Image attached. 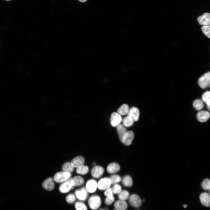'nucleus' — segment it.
Here are the masks:
<instances>
[{
  "label": "nucleus",
  "instance_id": "obj_21",
  "mask_svg": "<svg viewBox=\"0 0 210 210\" xmlns=\"http://www.w3.org/2000/svg\"><path fill=\"white\" fill-rule=\"evenodd\" d=\"M123 184L125 186L130 187L132 186L133 183L132 179L129 175L124 176L121 180Z\"/></svg>",
  "mask_w": 210,
  "mask_h": 210
},
{
  "label": "nucleus",
  "instance_id": "obj_15",
  "mask_svg": "<svg viewBox=\"0 0 210 210\" xmlns=\"http://www.w3.org/2000/svg\"><path fill=\"white\" fill-rule=\"evenodd\" d=\"M200 199L201 204L206 207L210 206V195L206 192H203L200 194Z\"/></svg>",
  "mask_w": 210,
  "mask_h": 210
},
{
  "label": "nucleus",
  "instance_id": "obj_27",
  "mask_svg": "<svg viewBox=\"0 0 210 210\" xmlns=\"http://www.w3.org/2000/svg\"><path fill=\"white\" fill-rule=\"evenodd\" d=\"M193 106L196 110H200L203 108L204 104L202 100L200 99H197L195 100L193 102Z\"/></svg>",
  "mask_w": 210,
  "mask_h": 210
},
{
  "label": "nucleus",
  "instance_id": "obj_12",
  "mask_svg": "<svg viewBox=\"0 0 210 210\" xmlns=\"http://www.w3.org/2000/svg\"><path fill=\"white\" fill-rule=\"evenodd\" d=\"M197 20L200 24L204 26L209 25L210 24V13H205L198 17Z\"/></svg>",
  "mask_w": 210,
  "mask_h": 210
},
{
  "label": "nucleus",
  "instance_id": "obj_11",
  "mask_svg": "<svg viewBox=\"0 0 210 210\" xmlns=\"http://www.w3.org/2000/svg\"><path fill=\"white\" fill-rule=\"evenodd\" d=\"M97 188V181L94 179H91L87 182L85 188L88 192L92 193L96 191Z\"/></svg>",
  "mask_w": 210,
  "mask_h": 210
},
{
  "label": "nucleus",
  "instance_id": "obj_25",
  "mask_svg": "<svg viewBox=\"0 0 210 210\" xmlns=\"http://www.w3.org/2000/svg\"><path fill=\"white\" fill-rule=\"evenodd\" d=\"M123 125L125 127H128L132 126L134 121L130 117L127 116L124 117L122 120Z\"/></svg>",
  "mask_w": 210,
  "mask_h": 210
},
{
  "label": "nucleus",
  "instance_id": "obj_43",
  "mask_svg": "<svg viewBox=\"0 0 210 210\" xmlns=\"http://www.w3.org/2000/svg\"><path fill=\"white\" fill-rule=\"evenodd\" d=\"M210 190V191H209V194L210 195V190Z\"/></svg>",
  "mask_w": 210,
  "mask_h": 210
},
{
  "label": "nucleus",
  "instance_id": "obj_37",
  "mask_svg": "<svg viewBox=\"0 0 210 210\" xmlns=\"http://www.w3.org/2000/svg\"><path fill=\"white\" fill-rule=\"evenodd\" d=\"M113 194L111 189L110 188L106 190L104 192L105 195L106 197L113 196Z\"/></svg>",
  "mask_w": 210,
  "mask_h": 210
},
{
  "label": "nucleus",
  "instance_id": "obj_30",
  "mask_svg": "<svg viewBox=\"0 0 210 210\" xmlns=\"http://www.w3.org/2000/svg\"><path fill=\"white\" fill-rule=\"evenodd\" d=\"M112 184L118 183L122 180L121 177L118 175H113L109 177Z\"/></svg>",
  "mask_w": 210,
  "mask_h": 210
},
{
  "label": "nucleus",
  "instance_id": "obj_33",
  "mask_svg": "<svg viewBox=\"0 0 210 210\" xmlns=\"http://www.w3.org/2000/svg\"><path fill=\"white\" fill-rule=\"evenodd\" d=\"M113 193L118 194L122 190L121 186L118 183L113 184L111 188Z\"/></svg>",
  "mask_w": 210,
  "mask_h": 210
},
{
  "label": "nucleus",
  "instance_id": "obj_26",
  "mask_svg": "<svg viewBox=\"0 0 210 210\" xmlns=\"http://www.w3.org/2000/svg\"><path fill=\"white\" fill-rule=\"evenodd\" d=\"M74 183V187L80 186L84 182V179L80 176H76L72 178Z\"/></svg>",
  "mask_w": 210,
  "mask_h": 210
},
{
  "label": "nucleus",
  "instance_id": "obj_7",
  "mask_svg": "<svg viewBox=\"0 0 210 210\" xmlns=\"http://www.w3.org/2000/svg\"><path fill=\"white\" fill-rule=\"evenodd\" d=\"M122 120L121 116L118 113L114 112L111 114L110 121L111 124L113 127H117L120 124Z\"/></svg>",
  "mask_w": 210,
  "mask_h": 210
},
{
  "label": "nucleus",
  "instance_id": "obj_45",
  "mask_svg": "<svg viewBox=\"0 0 210 210\" xmlns=\"http://www.w3.org/2000/svg\"><path fill=\"white\" fill-rule=\"evenodd\" d=\"M6 0V1H9V0Z\"/></svg>",
  "mask_w": 210,
  "mask_h": 210
},
{
  "label": "nucleus",
  "instance_id": "obj_10",
  "mask_svg": "<svg viewBox=\"0 0 210 210\" xmlns=\"http://www.w3.org/2000/svg\"><path fill=\"white\" fill-rule=\"evenodd\" d=\"M104 172V168L99 166H95L92 169L91 173L92 176L95 178H98L103 174Z\"/></svg>",
  "mask_w": 210,
  "mask_h": 210
},
{
  "label": "nucleus",
  "instance_id": "obj_2",
  "mask_svg": "<svg viewBox=\"0 0 210 210\" xmlns=\"http://www.w3.org/2000/svg\"><path fill=\"white\" fill-rule=\"evenodd\" d=\"M71 173L62 171L56 173L54 176V180L58 183H63L70 178Z\"/></svg>",
  "mask_w": 210,
  "mask_h": 210
},
{
  "label": "nucleus",
  "instance_id": "obj_23",
  "mask_svg": "<svg viewBox=\"0 0 210 210\" xmlns=\"http://www.w3.org/2000/svg\"><path fill=\"white\" fill-rule=\"evenodd\" d=\"M62 171L66 172L71 173L74 170V168L71 165V162H66L62 165Z\"/></svg>",
  "mask_w": 210,
  "mask_h": 210
},
{
  "label": "nucleus",
  "instance_id": "obj_44",
  "mask_svg": "<svg viewBox=\"0 0 210 210\" xmlns=\"http://www.w3.org/2000/svg\"><path fill=\"white\" fill-rule=\"evenodd\" d=\"M209 88H210V83L209 85Z\"/></svg>",
  "mask_w": 210,
  "mask_h": 210
},
{
  "label": "nucleus",
  "instance_id": "obj_32",
  "mask_svg": "<svg viewBox=\"0 0 210 210\" xmlns=\"http://www.w3.org/2000/svg\"><path fill=\"white\" fill-rule=\"evenodd\" d=\"M76 210H88L85 205L81 202H77L75 204Z\"/></svg>",
  "mask_w": 210,
  "mask_h": 210
},
{
  "label": "nucleus",
  "instance_id": "obj_3",
  "mask_svg": "<svg viewBox=\"0 0 210 210\" xmlns=\"http://www.w3.org/2000/svg\"><path fill=\"white\" fill-rule=\"evenodd\" d=\"M74 187V183L72 178H70L63 182L60 186L59 190L62 193H66Z\"/></svg>",
  "mask_w": 210,
  "mask_h": 210
},
{
  "label": "nucleus",
  "instance_id": "obj_9",
  "mask_svg": "<svg viewBox=\"0 0 210 210\" xmlns=\"http://www.w3.org/2000/svg\"><path fill=\"white\" fill-rule=\"evenodd\" d=\"M88 192L85 188L83 187L81 189L76 190L75 195L76 197L79 200L85 201L88 196Z\"/></svg>",
  "mask_w": 210,
  "mask_h": 210
},
{
  "label": "nucleus",
  "instance_id": "obj_29",
  "mask_svg": "<svg viewBox=\"0 0 210 210\" xmlns=\"http://www.w3.org/2000/svg\"><path fill=\"white\" fill-rule=\"evenodd\" d=\"M203 102L207 105H210V92L207 91L203 94L202 97Z\"/></svg>",
  "mask_w": 210,
  "mask_h": 210
},
{
  "label": "nucleus",
  "instance_id": "obj_36",
  "mask_svg": "<svg viewBox=\"0 0 210 210\" xmlns=\"http://www.w3.org/2000/svg\"><path fill=\"white\" fill-rule=\"evenodd\" d=\"M114 197L113 196L110 197H106L105 200L104 202L106 204L108 205L111 204L114 201Z\"/></svg>",
  "mask_w": 210,
  "mask_h": 210
},
{
  "label": "nucleus",
  "instance_id": "obj_19",
  "mask_svg": "<svg viewBox=\"0 0 210 210\" xmlns=\"http://www.w3.org/2000/svg\"><path fill=\"white\" fill-rule=\"evenodd\" d=\"M114 207L117 210H125L127 207V204L125 201L119 200L115 203Z\"/></svg>",
  "mask_w": 210,
  "mask_h": 210
},
{
  "label": "nucleus",
  "instance_id": "obj_8",
  "mask_svg": "<svg viewBox=\"0 0 210 210\" xmlns=\"http://www.w3.org/2000/svg\"><path fill=\"white\" fill-rule=\"evenodd\" d=\"M129 202L130 204L133 207L137 208L141 205V200L140 197L137 195L132 194L129 198Z\"/></svg>",
  "mask_w": 210,
  "mask_h": 210
},
{
  "label": "nucleus",
  "instance_id": "obj_5",
  "mask_svg": "<svg viewBox=\"0 0 210 210\" xmlns=\"http://www.w3.org/2000/svg\"><path fill=\"white\" fill-rule=\"evenodd\" d=\"M112 184L109 178L104 177L100 179L97 183V187L100 190H106Z\"/></svg>",
  "mask_w": 210,
  "mask_h": 210
},
{
  "label": "nucleus",
  "instance_id": "obj_1",
  "mask_svg": "<svg viewBox=\"0 0 210 210\" xmlns=\"http://www.w3.org/2000/svg\"><path fill=\"white\" fill-rule=\"evenodd\" d=\"M101 204V198L97 195L92 196L90 197L88 200V204L89 207L93 210L97 209L100 206Z\"/></svg>",
  "mask_w": 210,
  "mask_h": 210
},
{
  "label": "nucleus",
  "instance_id": "obj_31",
  "mask_svg": "<svg viewBox=\"0 0 210 210\" xmlns=\"http://www.w3.org/2000/svg\"><path fill=\"white\" fill-rule=\"evenodd\" d=\"M202 188L205 190H210V180L208 178L204 179L201 184Z\"/></svg>",
  "mask_w": 210,
  "mask_h": 210
},
{
  "label": "nucleus",
  "instance_id": "obj_16",
  "mask_svg": "<svg viewBox=\"0 0 210 210\" xmlns=\"http://www.w3.org/2000/svg\"><path fill=\"white\" fill-rule=\"evenodd\" d=\"M54 181V180L51 177L47 178L43 182V187L47 190L51 191L53 190L55 187Z\"/></svg>",
  "mask_w": 210,
  "mask_h": 210
},
{
  "label": "nucleus",
  "instance_id": "obj_28",
  "mask_svg": "<svg viewBox=\"0 0 210 210\" xmlns=\"http://www.w3.org/2000/svg\"><path fill=\"white\" fill-rule=\"evenodd\" d=\"M118 197L120 200L125 201L129 198V193L126 190H122L118 194Z\"/></svg>",
  "mask_w": 210,
  "mask_h": 210
},
{
  "label": "nucleus",
  "instance_id": "obj_39",
  "mask_svg": "<svg viewBox=\"0 0 210 210\" xmlns=\"http://www.w3.org/2000/svg\"><path fill=\"white\" fill-rule=\"evenodd\" d=\"M207 107L208 109L210 111V105H207Z\"/></svg>",
  "mask_w": 210,
  "mask_h": 210
},
{
  "label": "nucleus",
  "instance_id": "obj_22",
  "mask_svg": "<svg viewBox=\"0 0 210 210\" xmlns=\"http://www.w3.org/2000/svg\"><path fill=\"white\" fill-rule=\"evenodd\" d=\"M117 127V132L120 139L121 141L123 136L127 132L126 129L123 124H121Z\"/></svg>",
  "mask_w": 210,
  "mask_h": 210
},
{
  "label": "nucleus",
  "instance_id": "obj_17",
  "mask_svg": "<svg viewBox=\"0 0 210 210\" xmlns=\"http://www.w3.org/2000/svg\"><path fill=\"white\" fill-rule=\"evenodd\" d=\"M120 169L119 165L117 163L113 162L109 164L108 165L106 170L108 173L112 174L118 172Z\"/></svg>",
  "mask_w": 210,
  "mask_h": 210
},
{
  "label": "nucleus",
  "instance_id": "obj_35",
  "mask_svg": "<svg viewBox=\"0 0 210 210\" xmlns=\"http://www.w3.org/2000/svg\"><path fill=\"white\" fill-rule=\"evenodd\" d=\"M201 29L203 33L210 38V25L203 26L202 27Z\"/></svg>",
  "mask_w": 210,
  "mask_h": 210
},
{
  "label": "nucleus",
  "instance_id": "obj_46",
  "mask_svg": "<svg viewBox=\"0 0 210 210\" xmlns=\"http://www.w3.org/2000/svg\"><path fill=\"white\" fill-rule=\"evenodd\" d=\"M117 210L116 209V210Z\"/></svg>",
  "mask_w": 210,
  "mask_h": 210
},
{
  "label": "nucleus",
  "instance_id": "obj_38",
  "mask_svg": "<svg viewBox=\"0 0 210 210\" xmlns=\"http://www.w3.org/2000/svg\"><path fill=\"white\" fill-rule=\"evenodd\" d=\"M79 1L81 2H84L86 1L87 0H78Z\"/></svg>",
  "mask_w": 210,
  "mask_h": 210
},
{
  "label": "nucleus",
  "instance_id": "obj_34",
  "mask_svg": "<svg viewBox=\"0 0 210 210\" xmlns=\"http://www.w3.org/2000/svg\"><path fill=\"white\" fill-rule=\"evenodd\" d=\"M66 200L67 203L69 204H72L75 202L76 197L74 194L71 193L67 196Z\"/></svg>",
  "mask_w": 210,
  "mask_h": 210
},
{
  "label": "nucleus",
  "instance_id": "obj_13",
  "mask_svg": "<svg viewBox=\"0 0 210 210\" xmlns=\"http://www.w3.org/2000/svg\"><path fill=\"white\" fill-rule=\"evenodd\" d=\"M139 110L135 107H132L130 108L127 114V116L131 117L134 121H137L139 120Z\"/></svg>",
  "mask_w": 210,
  "mask_h": 210
},
{
  "label": "nucleus",
  "instance_id": "obj_41",
  "mask_svg": "<svg viewBox=\"0 0 210 210\" xmlns=\"http://www.w3.org/2000/svg\"><path fill=\"white\" fill-rule=\"evenodd\" d=\"M98 210H104L103 209H99Z\"/></svg>",
  "mask_w": 210,
  "mask_h": 210
},
{
  "label": "nucleus",
  "instance_id": "obj_4",
  "mask_svg": "<svg viewBox=\"0 0 210 210\" xmlns=\"http://www.w3.org/2000/svg\"><path fill=\"white\" fill-rule=\"evenodd\" d=\"M198 83L201 88H207L210 83V71L205 73L200 77L198 80Z\"/></svg>",
  "mask_w": 210,
  "mask_h": 210
},
{
  "label": "nucleus",
  "instance_id": "obj_6",
  "mask_svg": "<svg viewBox=\"0 0 210 210\" xmlns=\"http://www.w3.org/2000/svg\"><path fill=\"white\" fill-rule=\"evenodd\" d=\"M134 137V134L132 131H127L123 136L121 141L125 145L128 146L131 145Z\"/></svg>",
  "mask_w": 210,
  "mask_h": 210
},
{
  "label": "nucleus",
  "instance_id": "obj_18",
  "mask_svg": "<svg viewBox=\"0 0 210 210\" xmlns=\"http://www.w3.org/2000/svg\"><path fill=\"white\" fill-rule=\"evenodd\" d=\"M72 166L74 168H77L84 165L85 163L84 158L81 156H78L73 158L70 162Z\"/></svg>",
  "mask_w": 210,
  "mask_h": 210
},
{
  "label": "nucleus",
  "instance_id": "obj_20",
  "mask_svg": "<svg viewBox=\"0 0 210 210\" xmlns=\"http://www.w3.org/2000/svg\"><path fill=\"white\" fill-rule=\"evenodd\" d=\"M130 108L129 106L126 104L121 105L117 110V113L121 116L127 115Z\"/></svg>",
  "mask_w": 210,
  "mask_h": 210
},
{
  "label": "nucleus",
  "instance_id": "obj_14",
  "mask_svg": "<svg viewBox=\"0 0 210 210\" xmlns=\"http://www.w3.org/2000/svg\"><path fill=\"white\" fill-rule=\"evenodd\" d=\"M196 117L197 120L201 122L206 121L210 117V113L206 111H202L197 114Z\"/></svg>",
  "mask_w": 210,
  "mask_h": 210
},
{
  "label": "nucleus",
  "instance_id": "obj_42",
  "mask_svg": "<svg viewBox=\"0 0 210 210\" xmlns=\"http://www.w3.org/2000/svg\"><path fill=\"white\" fill-rule=\"evenodd\" d=\"M144 201H145V200H143V202H144Z\"/></svg>",
  "mask_w": 210,
  "mask_h": 210
},
{
  "label": "nucleus",
  "instance_id": "obj_40",
  "mask_svg": "<svg viewBox=\"0 0 210 210\" xmlns=\"http://www.w3.org/2000/svg\"><path fill=\"white\" fill-rule=\"evenodd\" d=\"M187 206V205H183V207L184 208H186Z\"/></svg>",
  "mask_w": 210,
  "mask_h": 210
},
{
  "label": "nucleus",
  "instance_id": "obj_24",
  "mask_svg": "<svg viewBox=\"0 0 210 210\" xmlns=\"http://www.w3.org/2000/svg\"><path fill=\"white\" fill-rule=\"evenodd\" d=\"M89 170L88 166L83 165L77 168L76 172L79 174L85 175L88 172Z\"/></svg>",
  "mask_w": 210,
  "mask_h": 210
}]
</instances>
